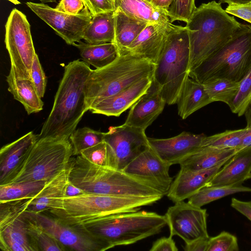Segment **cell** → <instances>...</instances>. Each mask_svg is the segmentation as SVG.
<instances>
[{
    "mask_svg": "<svg viewBox=\"0 0 251 251\" xmlns=\"http://www.w3.org/2000/svg\"><path fill=\"white\" fill-rule=\"evenodd\" d=\"M0 248L3 251H38L22 214L0 228Z\"/></svg>",
    "mask_w": 251,
    "mask_h": 251,
    "instance_id": "603a6c76",
    "label": "cell"
},
{
    "mask_svg": "<svg viewBox=\"0 0 251 251\" xmlns=\"http://www.w3.org/2000/svg\"><path fill=\"white\" fill-rule=\"evenodd\" d=\"M83 39L90 44L114 42L115 12H106L96 15L86 27Z\"/></svg>",
    "mask_w": 251,
    "mask_h": 251,
    "instance_id": "f546056e",
    "label": "cell"
},
{
    "mask_svg": "<svg viewBox=\"0 0 251 251\" xmlns=\"http://www.w3.org/2000/svg\"><path fill=\"white\" fill-rule=\"evenodd\" d=\"M150 251H177L176 243L169 235V237H163L158 239L152 244Z\"/></svg>",
    "mask_w": 251,
    "mask_h": 251,
    "instance_id": "bcb514c9",
    "label": "cell"
},
{
    "mask_svg": "<svg viewBox=\"0 0 251 251\" xmlns=\"http://www.w3.org/2000/svg\"><path fill=\"white\" fill-rule=\"evenodd\" d=\"M5 44L11 63L10 71L18 78L30 80L36 52L25 15L14 8L5 24Z\"/></svg>",
    "mask_w": 251,
    "mask_h": 251,
    "instance_id": "9c48e42d",
    "label": "cell"
},
{
    "mask_svg": "<svg viewBox=\"0 0 251 251\" xmlns=\"http://www.w3.org/2000/svg\"><path fill=\"white\" fill-rule=\"evenodd\" d=\"M186 24L190 46L189 73L223 47L241 24L214 0L196 8Z\"/></svg>",
    "mask_w": 251,
    "mask_h": 251,
    "instance_id": "7a4b0ae2",
    "label": "cell"
},
{
    "mask_svg": "<svg viewBox=\"0 0 251 251\" xmlns=\"http://www.w3.org/2000/svg\"><path fill=\"white\" fill-rule=\"evenodd\" d=\"M249 147H251V128L247 127L246 131L244 135L241 145L238 149V151Z\"/></svg>",
    "mask_w": 251,
    "mask_h": 251,
    "instance_id": "f907efd6",
    "label": "cell"
},
{
    "mask_svg": "<svg viewBox=\"0 0 251 251\" xmlns=\"http://www.w3.org/2000/svg\"><path fill=\"white\" fill-rule=\"evenodd\" d=\"M196 8L195 0H173L167 14L172 23L176 21L187 23Z\"/></svg>",
    "mask_w": 251,
    "mask_h": 251,
    "instance_id": "74e56055",
    "label": "cell"
},
{
    "mask_svg": "<svg viewBox=\"0 0 251 251\" xmlns=\"http://www.w3.org/2000/svg\"><path fill=\"white\" fill-rule=\"evenodd\" d=\"M167 225L165 215L138 210L109 215L80 227L113 248L132 244L157 234Z\"/></svg>",
    "mask_w": 251,
    "mask_h": 251,
    "instance_id": "8992f818",
    "label": "cell"
},
{
    "mask_svg": "<svg viewBox=\"0 0 251 251\" xmlns=\"http://www.w3.org/2000/svg\"><path fill=\"white\" fill-rule=\"evenodd\" d=\"M145 131L125 124L109 127L104 141L109 149L111 168L123 170L150 147Z\"/></svg>",
    "mask_w": 251,
    "mask_h": 251,
    "instance_id": "8fae6325",
    "label": "cell"
},
{
    "mask_svg": "<svg viewBox=\"0 0 251 251\" xmlns=\"http://www.w3.org/2000/svg\"><path fill=\"white\" fill-rule=\"evenodd\" d=\"M204 134H195L183 131L169 138H148L151 148L170 166L179 164L185 158L201 146Z\"/></svg>",
    "mask_w": 251,
    "mask_h": 251,
    "instance_id": "9a60e30c",
    "label": "cell"
},
{
    "mask_svg": "<svg viewBox=\"0 0 251 251\" xmlns=\"http://www.w3.org/2000/svg\"><path fill=\"white\" fill-rule=\"evenodd\" d=\"M115 39L120 55L150 24L131 17L119 9L115 11Z\"/></svg>",
    "mask_w": 251,
    "mask_h": 251,
    "instance_id": "4316f807",
    "label": "cell"
},
{
    "mask_svg": "<svg viewBox=\"0 0 251 251\" xmlns=\"http://www.w3.org/2000/svg\"><path fill=\"white\" fill-rule=\"evenodd\" d=\"M55 9L76 16H93L84 0H61Z\"/></svg>",
    "mask_w": 251,
    "mask_h": 251,
    "instance_id": "b9f144b4",
    "label": "cell"
},
{
    "mask_svg": "<svg viewBox=\"0 0 251 251\" xmlns=\"http://www.w3.org/2000/svg\"><path fill=\"white\" fill-rule=\"evenodd\" d=\"M240 83L225 78H217L202 84L212 102L222 101L229 107L237 94Z\"/></svg>",
    "mask_w": 251,
    "mask_h": 251,
    "instance_id": "d6a6232c",
    "label": "cell"
},
{
    "mask_svg": "<svg viewBox=\"0 0 251 251\" xmlns=\"http://www.w3.org/2000/svg\"><path fill=\"white\" fill-rule=\"evenodd\" d=\"M80 155L95 164L111 168L110 151L104 141L82 151Z\"/></svg>",
    "mask_w": 251,
    "mask_h": 251,
    "instance_id": "f35d334b",
    "label": "cell"
},
{
    "mask_svg": "<svg viewBox=\"0 0 251 251\" xmlns=\"http://www.w3.org/2000/svg\"><path fill=\"white\" fill-rule=\"evenodd\" d=\"M104 134L105 132L88 127L75 129L69 137L73 148V155H80L82 151L103 141Z\"/></svg>",
    "mask_w": 251,
    "mask_h": 251,
    "instance_id": "e575fe53",
    "label": "cell"
},
{
    "mask_svg": "<svg viewBox=\"0 0 251 251\" xmlns=\"http://www.w3.org/2000/svg\"><path fill=\"white\" fill-rule=\"evenodd\" d=\"M153 77L143 78L118 93L97 101L89 110L94 114L119 116L147 92L152 84Z\"/></svg>",
    "mask_w": 251,
    "mask_h": 251,
    "instance_id": "e0dca14e",
    "label": "cell"
},
{
    "mask_svg": "<svg viewBox=\"0 0 251 251\" xmlns=\"http://www.w3.org/2000/svg\"><path fill=\"white\" fill-rule=\"evenodd\" d=\"M170 167L149 147L123 171L153 184L166 195L173 182L169 173Z\"/></svg>",
    "mask_w": 251,
    "mask_h": 251,
    "instance_id": "5bb4252c",
    "label": "cell"
},
{
    "mask_svg": "<svg viewBox=\"0 0 251 251\" xmlns=\"http://www.w3.org/2000/svg\"><path fill=\"white\" fill-rule=\"evenodd\" d=\"M237 151L234 149H219L202 146L180 162V170L198 171L211 169L228 160Z\"/></svg>",
    "mask_w": 251,
    "mask_h": 251,
    "instance_id": "cb8c5ba5",
    "label": "cell"
},
{
    "mask_svg": "<svg viewBox=\"0 0 251 251\" xmlns=\"http://www.w3.org/2000/svg\"><path fill=\"white\" fill-rule=\"evenodd\" d=\"M30 80L39 96L43 98L47 86V77L36 53L31 68Z\"/></svg>",
    "mask_w": 251,
    "mask_h": 251,
    "instance_id": "7bdbcfd3",
    "label": "cell"
},
{
    "mask_svg": "<svg viewBox=\"0 0 251 251\" xmlns=\"http://www.w3.org/2000/svg\"><path fill=\"white\" fill-rule=\"evenodd\" d=\"M165 216L170 236H178L185 244L210 237L207 229V214L205 209L182 201L169 207Z\"/></svg>",
    "mask_w": 251,
    "mask_h": 251,
    "instance_id": "7c38bea8",
    "label": "cell"
},
{
    "mask_svg": "<svg viewBox=\"0 0 251 251\" xmlns=\"http://www.w3.org/2000/svg\"><path fill=\"white\" fill-rule=\"evenodd\" d=\"M155 64L130 53L120 55L109 65L92 71L85 84L89 110L97 101L114 95L141 80L153 76Z\"/></svg>",
    "mask_w": 251,
    "mask_h": 251,
    "instance_id": "5b68a950",
    "label": "cell"
},
{
    "mask_svg": "<svg viewBox=\"0 0 251 251\" xmlns=\"http://www.w3.org/2000/svg\"><path fill=\"white\" fill-rule=\"evenodd\" d=\"M115 9L126 14L150 24L158 23L170 25L172 23L167 11L155 6L151 0H114Z\"/></svg>",
    "mask_w": 251,
    "mask_h": 251,
    "instance_id": "484cf974",
    "label": "cell"
},
{
    "mask_svg": "<svg viewBox=\"0 0 251 251\" xmlns=\"http://www.w3.org/2000/svg\"><path fill=\"white\" fill-rule=\"evenodd\" d=\"M237 237L223 231L216 236L209 237L206 251H238Z\"/></svg>",
    "mask_w": 251,
    "mask_h": 251,
    "instance_id": "60d3db41",
    "label": "cell"
},
{
    "mask_svg": "<svg viewBox=\"0 0 251 251\" xmlns=\"http://www.w3.org/2000/svg\"><path fill=\"white\" fill-rule=\"evenodd\" d=\"M247 127L236 130H226L223 132L205 136L201 146L219 149H238L240 147Z\"/></svg>",
    "mask_w": 251,
    "mask_h": 251,
    "instance_id": "836d02e7",
    "label": "cell"
},
{
    "mask_svg": "<svg viewBox=\"0 0 251 251\" xmlns=\"http://www.w3.org/2000/svg\"><path fill=\"white\" fill-rule=\"evenodd\" d=\"M166 103L152 82L147 92L131 106L124 124L145 131L163 111Z\"/></svg>",
    "mask_w": 251,
    "mask_h": 251,
    "instance_id": "d6986e66",
    "label": "cell"
},
{
    "mask_svg": "<svg viewBox=\"0 0 251 251\" xmlns=\"http://www.w3.org/2000/svg\"><path fill=\"white\" fill-rule=\"evenodd\" d=\"M228 160L204 170L191 171L180 170L175 180L173 181L167 196L174 203L188 199L206 186Z\"/></svg>",
    "mask_w": 251,
    "mask_h": 251,
    "instance_id": "ac0fdd59",
    "label": "cell"
},
{
    "mask_svg": "<svg viewBox=\"0 0 251 251\" xmlns=\"http://www.w3.org/2000/svg\"><path fill=\"white\" fill-rule=\"evenodd\" d=\"M162 198L123 197L85 193L64 197L59 208L47 212L65 224L82 226L109 215L138 211L142 206L151 205Z\"/></svg>",
    "mask_w": 251,
    "mask_h": 251,
    "instance_id": "3957f363",
    "label": "cell"
},
{
    "mask_svg": "<svg viewBox=\"0 0 251 251\" xmlns=\"http://www.w3.org/2000/svg\"><path fill=\"white\" fill-rule=\"evenodd\" d=\"M245 117L247 128H251V99L248 102L245 110L244 115Z\"/></svg>",
    "mask_w": 251,
    "mask_h": 251,
    "instance_id": "f5cc1de1",
    "label": "cell"
},
{
    "mask_svg": "<svg viewBox=\"0 0 251 251\" xmlns=\"http://www.w3.org/2000/svg\"><path fill=\"white\" fill-rule=\"evenodd\" d=\"M46 182L24 181L0 185V202L24 198H34L43 189Z\"/></svg>",
    "mask_w": 251,
    "mask_h": 251,
    "instance_id": "1f68e13d",
    "label": "cell"
},
{
    "mask_svg": "<svg viewBox=\"0 0 251 251\" xmlns=\"http://www.w3.org/2000/svg\"><path fill=\"white\" fill-rule=\"evenodd\" d=\"M23 217L26 221L28 233L38 251H64L66 250L55 239L32 222L23 216Z\"/></svg>",
    "mask_w": 251,
    "mask_h": 251,
    "instance_id": "d590c367",
    "label": "cell"
},
{
    "mask_svg": "<svg viewBox=\"0 0 251 251\" xmlns=\"http://www.w3.org/2000/svg\"><path fill=\"white\" fill-rule=\"evenodd\" d=\"M209 238L200 239L185 244L184 250L186 251H206Z\"/></svg>",
    "mask_w": 251,
    "mask_h": 251,
    "instance_id": "c3c4849f",
    "label": "cell"
},
{
    "mask_svg": "<svg viewBox=\"0 0 251 251\" xmlns=\"http://www.w3.org/2000/svg\"><path fill=\"white\" fill-rule=\"evenodd\" d=\"M85 193V192L72 183L69 179L66 185L64 197L77 196Z\"/></svg>",
    "mask_w": 251,
    "mask_h": 251,
    "instance_id": "681fc988",
    "label": "cell"
},
{
    "mask_svg": "<svg viewBox=\"0 0 251 251\" xmlns=\"http://www.w3.org/2000/svg\"><path fill=\"white\" fill-rule=\"evenodd\" d=\"M251 99V71L240 82V87L231 105V112L239 117L244 115L246 107Z\"/></svg>",
    "mask_w": 251,
    "mask_h": 251,
    "instance_id": "ab89813d",
    "label": "cell"
},
{
    "mask_svg": "<svg viewBox=\"0 0 251 251\" xmlns=\"http://www.w3.org/2000/svg\"><path fill=\"white\" fill-rule=\"evenodd\" d=\"M92 71L88 64L79 59L65 66L52 109L38 135L39 138L69 139L89 110L85 87Z\"/></svg>",
    "mask_w": 251,
    "mask_h": 251,
    "instance_id": "6da1fadb",
    "label": "cell"
},
{
    "mask_svg": "<svg viewBox=\"0 0 251 251\" xmlns=\"http://www.w3.org/2000/svg\"><path fill=\"white\" fill-rule=\"evenodd\" d=\"M26 4L70 45L74 46L83 39L84 31L92 18L68 14L57 11L44 3L29 1Z\"/></svg>",
    "mask_w": 251,
    "mask_h": 251,
    "instance_id": "4fadbf2b",
    "label": "cell"
},
{
    "mask_svg": "<svg viewBox=\"0 0 251 251\" xmlns=\"http://www.w3.org/2000/svg\"><path fill=\"white\" fill-rule=\"evenodd\" d=\"M251 2V0H220L219 3H227L228 5L233 4H244Z\"/></svg>",
    "mask_w": 251,
    "mask_h": 251,
    "instance_id": "db71d44e",
    "label": "cell"
},
{
    "mask_svg": "<svg viewBox=\"0 0 251 251\" xmlns=\"http://www.w3.org/2000/svg\"><path fill=\"white\" fill-rule=\"evenodd\" d=\"M72 156L73 148L69 139L38 138L26 154L10 183L48 181L68 167Z\"/></svg>",
    "mask_w": 251,
    "mask_h": 251,
    "instance_id": "ba28073f",
    "label": "cell"
},
{
    "mask_svg": "<svg viewBox=\"0 0 251 251\" xmlns=\"http://www.w3.org/2000/svg\"><path fill=\"white\" fill-rule=\"evenodd\" d=\"M212 102L203 84L189 76L178 98V114L185 119L194 112Z\"/></svg>",
    "mask_w": 251,
    "mask_h": 251,
    "instance_id": "d4e9b609",
    "label": "cell"
},
{
    "mask_svg": "<svg viewBox=\"0 0 251 251\" xmlns=\"http://www.w3.org/2000/svg\"><path fill=\"white\" fill-rule=\"evenodd\" d=\"M151 1L155 6L167 11L173 0H151Z\"/></svg>",
    "mask_w": 251,
    "mask_h": 251,
    "instance_id": "816d5d0a",
    "label": "cell"
},
{
    "mask_svg": "<svg viewBox=\"0 0 251 251\" xmlns=\"http://www.w3.org/2000/svg\"><path fill=\"white\" fill-rule=\"evenodd\" d=\"M225 11L251 24V2L228 5Z\"/></svg>",
    "mask_w": 251,
    "mask_h": 251,
    "instance_id": "f6af8a7d",
    "label": "cell"
},
{
    "mask_svg": "<svg viewBox=\"0 0 251 251\" xmlns=\"http://www.w3.org/2000/svg\"><path fill=\"white\" fill-rule=\"evenodd\" d=\"M39 0L41 3H48V2H56V0Z\"/></svg>",
    "mask_w": 251,
    "mask_h": 251,
    "instance_id": "11a10c76",
    "label": "cell"
},
{
    "mask_svg": "<svg viewBox=\"0 0 251 251\" xmlns=\"http://www.w3.org/2000/svg\"><path fill=\"white\" fill-rule=\"evenodd\" d=\"M33 198H24L0 202V228L13 221L27 209Z\"/></svg>",
    "mask_w": 251,
    "mask_h": 251,
    "instance_id": "8d00e7d4",
    "label": "cell"
},
{
    "mask_svg": "<svg viewBox=\"0 0 251 251\" xmlns=\"http://www.w3.org/2000/svg\"><path fill=\"white\" fill-rule=\"evenodd\" d=\"M93 16L114 11V0H84Z\"/></svg>",
    "mask_w": 251,
    "mask_h": 251,
    "instance_id": "ee69618b",
    "label": "cell"
},
{
    "mask_svg": "<svg viewBox=\"0 0 251 251\" xmlns=\"http://www.w3.org/2000/svg\"><path fill=\"white\" fill-rule=\"evenodd\" d=\"M251 71V25L241 24L232 37L220 49L189 73L203 83L225 78L240 82Z\"/></svg>",
    "mask_w": 251,
    "mask_h": 251,
    "instance_id": "277c9868",
    "label": "cell"
},
{
    "mask_svg": "<svg viewBox=\"0 0 251 251\" xmlns=\"http://www.w3.org/2000/svg\"><path fill=\"white\" fill-rule=\"evenodd\" d=\"M240 192H251L242 184L205 186L188 199V202L199 207L226 196Z\"/></svg>",
    "mask_w": 251,
    "mask_h": 251,
    "instance_id": "4dcf8cb0",
    "label": "cell"
},
{
    "mask_svg": "<svg viewBox=\"0 0 251 251\" xmlns=\"http://www.w3.org/2000/svg\"><path fill=\"white\" fill-rule=\"evenodd\" d=\"M189 66L188 31L179 26L168 34L153 74V82L167 104L176 103L189 76Z\"/></svg>",
    "mask_w": 251,
    "mask_h": 251,
    "instance_id": "52a82bcc",
    "label": "cell"
},
{
    "mask_svg": "<svg viewBox=\"0 0 251 251\" xmlns=\"http://www.w3.org/2000/svg\"><path fill=\"white\" fill-rule=\"evenodd\" d=\"M22 215L55 239L66 250L104 251L113 248L109 244L91 235L82 227L65 224L45 212L25 210Z\"/></svg>",
    "mask_w": 251,
    "mask_h": 251,
    "instance_id": "30bf717a",
    "label": "cell"
},
{
    "mask_svg": "<svg viewBox=\"0 0 251 251\" xmlns=\"http://www.w3.org/2000/svg\"><path fill=\"white\" fill-rule=\"evenodd\" d=\"M74 46L78 49L83 61L96 69L109 65L120 56L118 49L113 42L90 44L80 41Z\"/></svg>",
    "mask_w": 251,
    "mask_h": 251,
    "instance_id": "f1b7e54d",
    "label": "cell"
},
{
    "mask_svg": "<svg viewBox=\"0 0 251 251\" xmlns=\"http://www.w3.org/2000/svg\"><path fill=\"white\" fill-rule=\"evenodd\" d=\"M179 26L173 24L167 25L158 23L149 24L123 54L136 55L156 65L168 34Z\"/></svg>",
    "mask_w": 251,
    "mask_h": 251,
    "instance_id": "2e32d148",
    "label": "cell"
},
{
    "mask_svg": "<svg viewBox=\"0 0 251 251\" xmlns=\"http://www.w3.org/2000/svg\"><path fill=\"white\" fill-rule=\"evenodd\" d=\"M8 90L13 98L24 106L28 114L43 109L44 102L29 79L18 78L10 71L6 76Z\"/></svg>",
    "mask_w": 251,
    "mask_h": 251,
    "instance_id": "83f0119b",
    "label": "cell"
},
{
    "mask_svg": "<svg viewBox=\"0 0 251 251\" xmlns=\"http://www.w3.org/2000/svg\"><path fill=\"white\" fill-rule=\"evenodd\" d=\"M30 131L0 151V185L10 183L28 151L38 139Z\"/></svg>",
    "mask_w": 251,
    "mask_h": 251,
    "instance_id": "ffe728a7",
    "label": "cell"
},
{
    "mask_svg": "<svg viewBox=\"0 0 251 251\" xmlns=\"http://www.w3.org/2000/svg\"><path fill=\"white\" fill-rule=\"evenodd\" d=\"M230 205L251 221V201H243L232 198Z\"/></svg>",
    "mask_w": 251,
    "mask_h": 251,
    "instance_id": "7dc6e473",
    "label": "cell"
},
{
    "mask_svg": "<svg viewBox=\"0 0 251 251\" xmlns=\"http://www.w3.org/2000/svg\"><path fill=\"white\" fill-rule=\"evenodd\" d=\"M251 147L238 151L206 186L242 184L250 178Z\"/></svg>",
    "mask_w": 251,
    "mask_h": 251,
    "instance_id": "44dd1931",
    "label": "cell"
},
{
    "mask_svg": "<svg viewBox=\"0 0 251 251\" xmlns=\"http://www.w3.org/2000/svg\"><path fill=\"white\" fill-rule=\"evenodd\" d=\"M69 171L70 164L66 169L47 181L43 189L31 200L26 210L39 213L59 208L65 197Z\"/></svg>",
    "mask_w": 251,
    "mask_h": 251,
    "instance_id": "7402d4cb",
    "label": "cell"
}]
</instances>
